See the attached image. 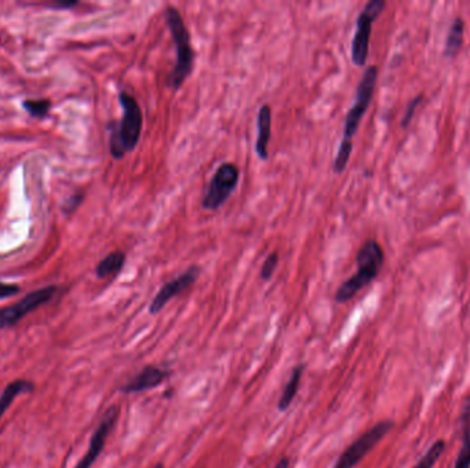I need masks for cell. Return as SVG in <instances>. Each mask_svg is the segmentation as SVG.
Instances as JSON below:
<instances>
[{"mask_svg": "<svg viewBox=\"0 0 470 468\" xmlns=\"http://www.w3.org/2000/svg\"><path fill=\"white\" fill-rule=\"evenodd\" d=\"M377 79H378V67L375 65L366 67L363 76L359 81V86L357 88L355 102L345 117L343 139H341L337 156L334 158V163H333V170L336 175H341L350 162L352 149H354L352 139L355 134L358 132L362 118L365 117L366 111L371 104L375 86H377Z\"/></svg>", "mask_w": 470, "mask_h": 468, "instance_id": "6da1fadb", "label": "cell"}, {"mask_svg": "<svg viewBox=\"0 0 470 468\" xmlns=\"http://www.w3.org/2000/svg\"><path fill=\"white\" fill-rule=\"evenodd\" d=\"M118 101L123 107V117L118 124L111 125L109 140L110 154L114 159H121L135 150L143 128V113L138 101L125 91L120 92Z\"/></svg>", "mask_w": 470, "mask_h": 468, "instance_id": "7a4b0ae2", "label": "cell"}, {"mask_svg": "<svg viewBox=\"0 0 470 468\" xmlns=\"http://www.w3.org/2000/svg\"><path fill=\"white\" fill-rule=\"evenodd\" d=\"M165 21L166 26L172 35L175 50H176V62L171 73L168 74L166 86L173 91H178L190 73L193 72L194 65V50L190 43V33L185 24V19L180 11L175 6H166L165 8Z\"/></svg>", "mask_w": 470, "mask_h": 468, "instance_id": "3957f363", "label": "cell"}, {"mask_svg": "<svg viewBox=\"0 0 470 468\" xmlns=\"http://www.w3.org/2000/svg\"><path fill=\"white\" fill-rule=\"evenodd\" d=\"M385 261V255L381 245L368 239L363 243L357 255V272L348 280H345L337 290L334 300L338 304H345L352 300L361 290L368 286L373 280L377 279L378 273L382 269Z\"/></svg>", "mask_w": 470, "mask_h": 468, "instance_id": "277c9868", "label": "cell"}, {"mask_svg": "<svg viewBox=\"0 0 470 468\" xmlns=\"http://www.w3.org/2000/svg\"><path fill=\"white\" fill-rule=\"evenodd\" d=\"M385 6H386L385 0H370L357 19V31L351 49V56L355 66L363 67L367 63L370 51L371 28L375 19L382 14Z\"/></svg>", "mask_w": 470, "mask_h": 468, "instance_id": "5b68a950", "label": "cell"}, {"mask_svg": "<svg viewBox=\"0 0 470 468\" xmlns=\"http://www.w3.org/2000/svg\"><path fill=\"white\" fill-rule=\"evenodd\" d=\"M240 183V169L233 162L221 163L209 181L207 193L203 200L205 210H217L227 202Z\"/></svg>", "mask_w": 470, "mask_h": 468, "instance_id": "8992f818", "label": "cell"}, {"mask_svg": "<svg viewBox=\"0 0 470 468\" xmlns=\"http://www.w3.org/2000/svg\"><path fill=\"white\" fill-rule=\"evenodd\" d=\"M395 423L392 420H382L368 428L358 439H355L338 458L333 468L357 467L366 455L393 428Z\"/></svg>", "mask_w": 470, "mask_h": 468, "instance_id": "52a82bcc", "label": "cell"}, {"mask_svg": "<svg viewBox=\"0 0 470 468\" xmlns=\"http://www.w3.org/2000/svg\"><path fill=\"white\" fill-rule=\"evenodd\" d=\"M56 291L55 286H47L39 289L33 293H29L17 304L0 309V330L15 325L21 318H24L28 313L33 312L39 307L49 302Z\"/></svg>", "mask_w": 470, "mask_h": 468, "instance_id": "ba28073f", "label": "cell"}, {"mask_svg": "<svg viewBox=\"0 0 470 468\" xmlns=\"http://www.w3.org/2000/svg\"><path fill=\"white\" fill-rule=\"evenodd\" d=\"M201 275V268L197 265H193L190 268H187L183 273H180L178 277L172 279L171 282L165 283L156 294V297L153 298V301L149 305V313L150 314H157L164 309V307L173 300L175 297H178L179 294H182L183 291H186L187 289H190L200 277Z\"/></svg>", "mask_w": 470, "mask_h": 468, "instance_id": "9c48e42d", "label": "cell"}, {"mask_svg": "<svg viewBox=\"0 0 470 468\" xmlns=\"http://www.w3.org/2000/svg\"><path fill=\"white\" fill-rule=\"evenodd\" d=\"M117 419H118V407L113 405V407H110V408L104 412V417H102L100 426L97 427L95 433H94L93 437H91L88 451L86 452L84 458L77 463V466L75 468L93 467V465L97 462V459L100 458L101 452L104 451L106 439L109 438L110 431H111L113 427L116 426Z\"/></svg>", "mask_w": 470, "mask_h": 468, "instance_id": "30bf717a", "label": "cell"}, {"mask_svg": "<svg viewBox=\"0 0 470 468\" xmlns=\"http://www.w3.org/2000/svg\"><path fill=\"white\" fill-rule=\"evenodd\" d=\"M169 376V371L162 369L155 365L145 366L136 376H134L131 380H128L125 385L121 386V392L125 394L132 393H141L146 390H152L162 385Z\"/></svg>", "mask_w": 470, "mask_h": 468, "instance_id": "8fae6325", "label": "cell"}, {"mask_svg": "<svg viewBox=\"0 0 470 468\" xmlns=\"http://www.w3.org/2000/svg\"><path fill=\"white\" fill-rule=\"evenodd\" d=\"M272 129V113L268 104H263L258 114V139H256V154L261 161L268 159V143L271 139Z\"/></svg>", "mask_w": 470, "mask_h": 468, "instance_id": "7c38bea8", "label": "cell"}, {"mask_svg": "<svg viewBox=\"0 0 470 468\" xmlns=\"http://www.w3.org/2000/svg\"><path fill=\"white\" fill-rule=\"evenodd\" d=\"M462 445L454 468H470V396L464 401L461 411Z\"/></svg>", "mask_w": 470, "mask_h": 468, "instance_id": "4fadbf2b", "label": "cell"}, {"mask_svg": "<svg viewBox=\"0 0 470 468\" xmlns=\"http://www.w3.org/2000/svg\"><path fill=\"white\" fill-rule=\"evenodd\" d=\"M464 36H465V22L461 17L454 18V21L450 25L446 45H444V56L446 58H455L464 45Z\"/></svg>", "mask_w": 470, "mask_h": 468, "instance_id": "5bb4252c", "label": "cell"}, {"mask_svg": "<svg viewBox=\"0 0 470 468\" xmlns=\"http://www.w3.org/2000/svg\"><path fill=\"white\" fill-rule=\"evenodd\" d=\"M303 372H304V365H296L289 376V380L279 397V401H278V410L281 412H286L289 410V407L292 405L295 397L297 396V392H299V387H300V382H301V376H303Z\"/></svg>", "mask_w": 470, "mask_h": 468, "instance_id": "9a60e30c", "label": "cell"}, {"mask_svg": "<svg viewBox=\"0 0 470 468\" xmlns=\"http://www.w3.org/2000/svg\"><path fill=\"white\" fill-rule=\"evenodd\" d=\"M33 392V383L28 380H14L11 382L1 393L0 396V417L4 415V412L10 408L13 401L17 396L22 393H31Z\"/></svg>", "mask_w": 470, "mask_h": 468, "instance_id": "2e32d148", "label": "cell"}, {"mask_svg": "<svg viewBox=\"0 0 470 468\" xmlns=\"http://www.w3.org/2000/svg\"><path fill=\"white\" fill-rule=\"evenodd\" d=\"M125 264V255L123 252H113L106 256L97 266L98 277H107L111 275H117Z\"/></svg>", "mask_w": 470, "mask_h": 468, "instance_id": "e0dca14e", "label": "cell"}, {"mask_svg": "<svg viewBox=\"0 0 470 468\" xmlns=\"http://www.w3.org/2000/svg\"><path fill=\"white\" fill-rule=\"evenodd\" d=\"M446 449V442L443 439L434 441L429 449L425 452V455L418 460L417 465L413 468H433L437 463V460L441 458L443 452Z\"/></svg>", "mask_w": 470, "mask_h": 468, "instance_id": "ac0fdd59", "label": "cell"}, {"mask_svg": "<svg viewBox=\"0 0 470 468\" xmlns=\"http://www.w3.org/2000/svg\"><path fill=\"white\" fill-rule=\"evenodd\" d=\"M50 106H52V102L47 99H39V101L29 99L24 102L25 110L33 117H45L49 113Z\"/></svg>", "mask_w": 470, "mask_h": 468, "instance_id": "d6986e66", "label": "cell"}, {"mask_svg": "<svg viewBox=\"0 0 470 468\" xmlns=\"http://www.w3.org/2000/svg\"><path fill=\"white\" fill-rule=\"evenodd\" d=\"M278 261H279V256L278 253H271L261 266L260 276L263 280H269L278 266Z\"/></svg>", "mask_w": 470, "mask_h": 468, "instance_id": "ffe728a7", "label": "cell"}, {"mask_svg": "<svg viewBox=\"0 0 470 468\" xmlns=\"http://www.w3.org/2000/svg\"><path fill=\"white\" fill-rule=\"evenodd\" d=\"M421 102H422V97H418L409 104L407 108H406V113H405V117L402 118V127H407L410 124V121H412V118H413V115L417 110L418 104Z\"/></svg>", "mask_w": 470, "mask_h": 468, "instance_id": "44dd1931", "label": "cell"}, {"mask_svg": "<svg viewBox=\"0 0 470 468\" xmlns=\"http://www.w3.org/2000/svg\"><path fill=\"white\" fill-rule=\"evenodd\" d=\"M18 293H19V287L18 286L0 282V300L7 298V297H13V296H15Z\"/></svg>", "mask_w": 470, "mask_h": 468, "instance_id": "7402d4cb", "label": "cell"}, {"mask_svg": "<svg viewBox=\"0 0 470 468\" xmlns=\"http://www.w3.org/2000/svg\"><path fill=\"white\" fill-rule=\"evenodd\" d=\"M83 197H84L83 194H75V195H72V197L66 201V204H65V207H63V210H65L66 213L75 211L76 209L79 208V205L81 204Z\"/></svg>", "mask_w": 470, "mask_h": 468, "instance_id": "603a6c76", "label": "cell"}, {"mask_svg": "<svg viewBox=\"0 0 470 468\" xmlns=\"http://www.w3.org/2000/svg\"><path fill=\"white\" fill-rule=\"evenodd\" d=\"M290 467V460H289V458H282L279 462H278V465L275 466L274 468H289Z\"/></svg>", "mask_w": 470, "mask_h": 468, "instance_id": "cb8c5ba5", "label": "cell"}, {"mask_svg": "<svg viewBox=\"0 0 470 468\" xmlns=\"http://www.w3.org/2000/svg\"><path fill=\"white\" fill-rule=\"evenodd\" d=\"M155 468H164V466H162L161 463H158V465H156V466H155Z\"/></svg>", "mask_w": 470, "mask_h": 468, "instance_id": "d4e9b609", "label": "cell"}]
</instances>
